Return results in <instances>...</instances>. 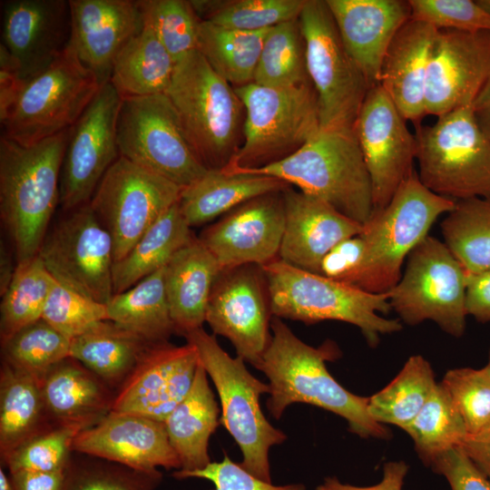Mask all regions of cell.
<instances>
[{
  "mask_svg": "<svg viewBox=\"0 0 490 490\" xmlns=\"http://www.w3.org/2000/svg\"><path fill=\"white\" fill-rule=\"evenodd\" d=\"M270 342L258 369L269 379L268 409L279 419L287 407L305 403L344 418L348 430L362 438L390 437V431L369 414L368 397L344 388L326 363L340 357L337 344L326 340L312 347L299 339L281 318L272 316Z\"/></svg>",
  "mask_w": 490,
  "mask_h": 490,
  "instance_id": "obj_1",
  "label": "cell"
},
{
  "mask_svg": "<svg viewBox=\"0 0 490 490\" xmlns=\"http://www.w3.org/2000/svg\"><path fill=\"white\" fill-rule=\"evenodd\" d=\"M70 130L30 146L0 137V216L16 263L38 254L60 203V173Z\"/></svg>",
  "mask_w": 490,
  "mask_h": 490,
  "instance_id": "obj_2",
  "label": "cell"
},
{
  "mask_svg": "<svg viewBox=\"0 0 490 490\" xmlns=\"http://www.w3.org/2000/svg\"><path fill=\"white\" fill-rule=\"evenodd\" d=\"M223 170L279 179L361 225L374 211L371 178L353 127L319 129L294 153L267 166Z\"/></svg>",
  "mask_w": 490,
  "mask_h": 490,
  "instance_id": "obj_3",
  "label": "cell"
},
{
  "mask_svg": "<svg viewBox=\"0 0 490 490\" xmlns=\"http://www.w3.org/2000/svg\"><path fill=\"white\" fill-rule=\"evenodd\" d=\"M271 314L307 325L338 320L358 327L368 344L377 347L381 335L402 329L399 319L378 313L391 310L388 294H375L293 267L279 259L264 266Z\"/></svg>",
  "mask_w": 490,
  "mask_h": 490,
  "instance_id": "obj_4",
  "label": "cell"
},
{
  "mask_svg": "<svg viewBox=\"0 0 490 490\" xmlns=\"http://www.w3.org/2000/svg\"><path fill=\"white\" fill-rule=\"evenodd\" d=\"M208 169H223L239 150L244 107L234 87L196 49L178 61L165 92Z\"/></svg>",
  "mask_w": 490,
  "mask_h": 490,
  "instance_id": "obj_5",
  "label": "cell"
},
{
  "mask_svg": "<svg viewBox=\"0 0 490 490\" xmlns=\"http://www.w3.org/2000/svg\"><path fill=\"white\" fill-rule=\"evenodd\" d=\"M456 201L428 190L415 172L388 204L374 211L363 225L361 266L351 285L367 292L387 293L399 281L401 268L434 222L455 207Z\"/></svg>",
  "mask_w": 490,
  "mask_h": 490,
  "instance_id": "obj_6",
  "label": "cell"
},
{
  "mask_svg": "<svg viewBox=\"0 0 490 490\" xmlns=\"http://www.w3.org/2000/svg\"><path fill=\"white\" fill-rule=\"evenodd\" d=\"M184 338L196 348L200 362L216 387L222 410L220 422L241 451V466L271 482L269 452L287 436L268 421L261 409L260 398L270 394L269 384L251 375L240 357H230L203 328Z\"/></svg>",
  "mask_w": 490,
  "mask_h": 490,
  "instance_id": "obj_7",
  "label": "cell"
},
{
  "mask_svg": "<svg viewBox=\"0 0 490 490\" xmlns=\"http://www.w3.org/2000/svg\"><path fill=\"white\" fill-rule=\"evenodd\" d=\"M244 107L243 142L223 169L260 168L283 160L320 129L311 83L268 87L250 83L234 87Z\"/></svg>",
  "mask_w": 490,
  "mask_h": 490,
  "instance_id": "obj_8",
  "label": "cell"
},
{
  "mask_svg": "<svg viewBox=\"0 0 490 490\" xmlns=\"http://www.w3.org/2000/svg\"><path fill=\"white\" fill-rule=\"evenodd\" d=\"M416 129L417 175L428 190L453 201H490V139L478 126L472 105Z\"/></svg>",
  "mask_w": 490,
  "mask_h": 490,
  "instance_id": "obj_9",
  "label": "cell"
},
{
  "mask_svg": "<svg viewBox=\"0 0 490 490\" xmlns=\"http://www.w3.org/2000/svg\"><path fill=\"white\" fill-rule=\"evenodd\" d=\"M117 144L120 156L182 189L209 170L165 93L122 99Z\"/></svg>",
  "mask_w": 490,
  "mask_h": 490,
  "instance_id": "obj_10",
  "label": "cell"
},
{
  "mask_svg": "<svg viewBox=\"0 0 490 490\" xmlns=\"http://www.w3.org/2000/svg\"><path fill=\"white\" fill-rule=\"evenodd\" d=\"M387 294L391 310L404 323L431 320L455 338L464 335L466 271L438 239L427 235L414 248L403 275Z\"/></svg>",
  "mask_w": 490,
  "mask_h": 490,
  "instance_id": "obj_11",
  "label": "cell"
},
{
  "mask_svg": "<svg viewBox=\"0 0 490 490\" xmlns=\"http://www.w3.org/2000/svg\"><path fill=\"white\" fill-rule=\"evenodd\" d=\"M101 87L95 74L68 44L52 65L26 84L2 123V135L30 146L68 130Z\"/></svg>",
  "mask_w": 490,
  "mask_h": 490,
  "instance_id": "obj_12",
  "label": "cell"
},
{
  "mask_svg": "<svg viewBox=\"0 0 490 490\" xmlns=\"http://www.w3.org/2000/svg\"><path fill=\"white\" fill-rule=\"evenodd\" d=\"M299 24L320 129L352 128L372 86L346 51L326 0H306Z\"/></svg>",
  "mask_w": 490,
  "mask_h": 490,
  "instance_id": "obj_13",
  "label": "cell"
},
{
  "mask_svg": "<svg viewBox=\"0 0 490 490\" xmlns=\"http://www.w3.org/2000/svg\"><path fill=\"white\" fill-rule=\"evenodd\" d=\"M37 255L64 286L103 304L113 297V243L89 203L64 211Z\"/></svg>",
  "mask_w": 490,
  "mask_h": 490,
  "instance_id": "obj_14",
  "label": "cell"
},
{
  "mask_svg": "<svg viewBox=\"0 0 490 490\" xmlns=\"http://www.w3.org/2000/svg\"><path fill=\"white\" fill-rule=\"evenodd\" d=\"M182 188L119 156L89 204L111 235L114 262L121 260L172 205Z\"/></svg>",
  "mask_w": 490,
  "mask_h": 490,
  "instance_id": "obj_15",
  "label": "cell"
},
{
  "mask_svg": "<svg viewBox=\"0 0 490 490\" xmlns=\"http://www.w3.org/2000/svg\"><path fill=\"white\" fill-rule=\"evenodd\" d=\"M272 318L261 266L247 264L219 273L207 305L205 322L226 338L236 354L258 369L270 342Z\"/></svg>",
  "mask_w": 490,
  "mask_h": 490,
  "instance_id": "obj_16",
  "label": "cell"
},
{
  "mask_svg": "<svg viewBox=\"0 0 490 490\" xmlns=\"http://www.w3.org/2000/svg\"><path fill=\"white\" fill-rule=\"evenodd\" d=\"M122 98L108 82L71 127L60 173V203L67 211L89 203L119 158L117 119Z\"/></svg>",
  "mask_w": 490,
  "mask_h": 490,
  "instance_id": "obj_17",
  "label": "cell"
},
{
  "mask_svg": "<svg viewBox=\"0 0 490 490\" xmlns=\"http://www.w3.org/2000/svg\"><path fill=\"white\" fill-rule=\"evenodd\" d=\"M381 85L368 92L353 125L368 170L374 211L385 208L416 171L417 143Z\"/></svg>",
  "mask_w": 490,
  "mask_h": 490,
  "instance_id": "obj_18",
  "label": "cell"
},
{
  "mask_svg": "<svg viewBox=\"0 0 490 490\" xmlns=\"http://www.w3.org/2000/svg\"><path fill=\"white\" fill-rule=\"evenodd\" d=\"M200 365L196 348L150 346L115 391L112 410L164 422L190 391Z\"/></svg>",
  "mask_w": 490,
  "mask_h": 490,
  "instance_id": "obj_19",
  "label": "cell"
},
{
  "mask_svg": "<svg viewBox=\"0 0 490 490\" xmlns=\"http://www.w3.org/2000/svg\"><path fill=\"white\" fill-rule=\"evenodd\" d=\"M282 191L251 199L202 230L198 238L220 270L262 267L279 259L285 225Z\"/></svg>",
  "mask_w": 490,
  "mask_h": 490,
  "instance_id": "obj_20",
  "label": "cell"
},
{
  "mask_svg": "<svg viewBox=\"0 0 490 490\" xmlns=\"http://www.w3.org/2000/svg\"><path fill=\"white\" fill-rule=\"evenodd\" d=\"M490 76V31L438 30L427 67L426 114L472 105Z\"/></svg>",
  "mask_w": 490,
  "mask_h": 490,
  "instance_id": "obj_21",
  "label": "cell"
},
{
  "mask_svg": "<svg viewBox=\"0 0 490 490\" xmlns=\"http://www.w3.org/2000/svg\"><path fill=\"white\" fill-rule=\"evenodd\" d=\"M73 451L143 472L181 469L164 422L137 415L111 411L75 436Z\"/></svg>",
  "mask_w": 490,
  "mask_h": 490,
  "instance_id": "obj_22",
  "label": "cell"
},
{
  "mask_svg": "<svg viewBox=\"0 0 490 490\" xmlns=\"http://www.w3.org/2000/svg\"><path fill=\"white\" fill-rule=\"evenodd\" d=\"M70 38L69 1L5 2L1 44L15 57L27 83L54 63Z\"/></svg>",
  "mask_w": 490,
  "mask_h": 490,
  "instance_id": "obj_23",
  "label": "cell"
},
{
  "mask_svg": "<svg viewBox=\"0 0 490 490\" xmlns=\"http://www.w3.org/2000/svg\"><path fill=\"white\" fill-rule=\"evenodd\" d=\"M69 44L103 86L118 53L143 27L137 1L69 0Z\"/></svg>",
  "mask_w": 490,
  "mask_h": 490,
  "instance_id": "obj_24",
  "label": "cell"
},
{
  "mask_svg": "<svg viewBox=\"0 0 490 490\" xmlns=\"http://www.w3.org/2000/svg\"><path fill=\"white\" fill-rule=\"evenodd\" d=\"M285 225L279 259L318 274L323 257L340 241L361 233L363 225L327 202L293 190L282 191Z\"/></svg>",
  "mask_w": 490,
  "mask_h": 490,
  "instance_id": "obj_25",
  "label": "cell"
},
{
  "mask_svg": "<svg viewBox=\"0 0 490 490\" xmlns=\"http://www.w3.org/2000/svg\"><path fill=\"white\" fill-rule=\"evenodd\" d=\"M342 44L371 86L378 84L386 52L411 18L405 0H326Z\"/></svg>",
  "mask_w": 490,
  "mask_h": 490,
  "instance_id": "obj_26",
  "label": "cell"
},
{
  "mask_svg": "<svg viewBox=\"0 0 490 490\" xmlns=\"http://www.w3.org/2000/svg\"><path fill=\"white\" fill-rule=\"evenodd\" d=\"M437 31L410 18L392 39L381 65L379 84L401 115L416 126L426 115L427 67Z\"/></svg>",
  "mask_w": 490,
  "mask_h": 490,
  "instance_id": "obj_27",
  "label": "cell"
},
{
  "mask_svg": "<svg viewBox=\"0 0 490 490\" xmlns=\"http://www.w3.org/2000/svg\"><path fill=\"white\" fill-rule=\"evenodd\" d=\"M44 405L53 426L88 428L111 412L115 391L77 360L67 358L41 379Z\"/></svg>",
  "mask_w": 490,
  "mask_h": 490,
  "instance_id": "obj_28",
  "label": "cell"
},
{
  "mask_svg": "<svg viewBox=\"0 0 490 490\" xmlns=\"http://www.w3.org/2000/svg\"><path fill=\"white\" fill-rule=\"evenodd\" d=\"M219 265L198 237L164 266V285L175 333L184 337L202 328Z\"/></svg>",
  "mask_w": 490,
  "mask_h": 490,
  "instance_id": "obj_29",
  "label": "cell"
},
{
  "mask_svg": "<svg viewBox=\"0 0 490 490\" xmlns=\"http://www.w3.org/2000/svg\"><path fill=\"white\" fill-rule=\"evenodd\" d=\"M289 186L267 175L209 169L181 190L178 203L191 228L210 222L251 199L282 191Z\"/></svg>",
  "mask_w": 490,
  "mask_h": 490,
  "instance_id": "obj_30",
  "label": "cell"
},
{
  "mask_svg": "<svg viewBox=\"0 0 490 490\" xmlns=\"http://www.w3.org/2000/svg\"><path fill=\"white\" fill-rule=\"evenodd\" d=\"M207 376L200 362L190 391L164 420L182 472L201 469L211 462L209 441L220 422Z\"/></svg>",
  "mask_w": 490,
  "mask_h": 490,
  "instance_id": "obj_31",
  "label": "cell"
},
{
  "mask_svg": "<svg viewBox=\"0 0 490 490\" xmlns=\"http://www.w3.org/2000/svg\"><path fill=\"white\" fill-rule=\"evenodd\" d=\"M52 425L44 405L41 379L2 361L0 370V456L13 451Z\"/></svg>",
  "mask_w": 490,
  "mask_h": 490,
  "instance_id": "obj_32",
  "label": "cell"
},
{
  "mask_svg": "<svg viewBox=\"0 0 490 490\" xmlns=\"http://www.w3.org/2000/svg\"><path fill=\"white\" fill-rule=\"evenodd\" d=\"M153 344L111 320L91 326L70 343V358L116 391Z\"/></svg>",
  "mask_w": 490,
  "mask_h": 490,
  "instance_id": "obj_33",
  "label": "cell"
},
{
  "mask_svg": "<svg viewBox=\"0 0 490 490\" xmlns=\"http://www.w3.org/2000/svg\"><path fill=\"white\" fill-rule=\"evenodd\" d=\"M175 64L152 30L143 24L118 53L109 82L122 99L165 93Z\"/></svg>",
  "mask_w": 490,
  "mask_h": 490,
  "instance_id": "obj_34",
  "label": "cell"
},
{
  "mask_svg": "<svg viewBox=\"0 0 490 490\" xmlns=\"http://www.w3.org/2000/svg\"><path fill=\"white\" fill-rule=\"evenodd\" d=\"M194 235L179 203L167 210L113 269V294L123 292L163 268Z\"/></svg>",
  "mask_w": 490,
  "mask_h": 490,
  "instance_id": "obj_35",
  "label": "cell"
},
{
  "mask_svg": "<svg viewBox=\"0 0 490 490\" xmlns=\"http://www.w3.org/2000/svg\"><path fill=\"white\" fill-rule=\"evenodd\" d=\"M108 319L152 344L175 333L164 285V267L106 303Z\"/></svg>",
  "mask_w": 490,
  "mask_h": 490,
  "instance_id": "obj_36",
  "label": "cell"
},
{
  "mask_svg": "<svg viewBox=\"0 0 490 490\" xmlns=\"http://www.w3.org/2000/svg\"><path fill=\"white\" fill-rule=\"evenodd\" d=\"M270 28L243 31L201 20L197 50L233 87L253 82L261 48Z\"/></svg>",
  "mask_w": 490,
  "mask_h": 490,
  "instance_id": "obj_37",
  "label": "cell"
},
{
  "mask_svg": "<svg viewBox=\"0 0 490 490\" xmlns=\"http://www.w3.org/2000/svg\"><path fill=\"white\" fill-rule=\"evenodd\" d=\"M436 384L429 362L421 355L411 356L388 385L368 397V412L377 422L405 430L429 399Z\"/></svg>",
  "mask_w": 490,
  "mask_h": 490,
  "instance_id": "obj_38",
  "label": "cell"
},
{
  "mask_svg": "<svg viewBox=\"0 0 490 490\" xmlns=\"http://www.w3.org/2000/svg\"><path fill=\"white\" fill-rule=\"evenodd\" d=\"M440 228L444 243L466 273L490 270V201H456Z\"/></svg>",
  "mask_w": 490,
  "mask_h": 490,
  "instance_id": "obj_39",
  "label": "cell"
},
{
  "mask_svg": "<svg viewBox=\"0 0 490 490\" xmlns=\"http://www.w3.org/2000/svg\"><path fill=\"white\" fill-rule=\"evenodd\" d=\"M54 282V278L38 255L16 263L13 279L1 296V343L23 328L42 318Z\"/></svg>",
  "mask_w": 490,
  "mask_h": 490,
  "instance_id": "obj_40",
  "label": "cell"
},
{
  "mask_svg": "<svg viewBox=\"0 0 490 490\" xmlns=\"http://www.w3.org/2000/svg\"><path fill=\"white\" fill-rule=\"evenodd\" d=\"M404 431L413 440L419 458L429 467L442 454L460 446L467 436L465 423L441 383L436 384L429 399Z\"/></svg>",
  "mask_w": 490,
  "mask_h": 490,
  "instance_id": "obj_41",
  "label": "cell"
},
{
  "mask_svg": "<svg viewBox=\"0 0 490 490\" xmlns=\"http://www.w3.org/2000/svg\"><path fill=\"white\" fill-rule=\"evenodd\" d=\"M299 18L271 27L264 40L253 83L289 87L309 83Z\"/></svg>",
  "mask_w": 490,
  "mask_h": 490,
  "instance_id": "obj_42",
  "label": "cell"
},
{
  "mask_svg": "<svg viewBox=\"0 0 490 490\" xmlns=\"http://www.w3.org/2000/svg\"><path fill=\"white\" fill-rule=\"evenodd\" d=\"M71 340L43 318L23 328L1 343L3 361L39 379L70 358Z\"/></svg>",
  "mask_w": 490,
  "mask_h": 490,
  "instance_id": "obj_43",
  "label": "cell"
},
{
  "mask_svg": "<svg viewBox=\"0 0 490 490\" xmlns=\"http://www.w3.org/2000/svg\"><path fill=\"white\" fill-rule=\"evenodd\" d=\"M143 24L149 26L174 62L197 49L201 19L191 1L139 0Z\"/></svg>",
  "mask_w": 490,
  "mask_h": 490,
  "instance_id": "obj_44",
  "label": "cell"
},
{
  "mask_svg": "<svg viewBox=\"0 0 490 490\" xmlns=\"http://www.w3.org/2000/svg\"><path fill=\"white\" fill-rule=\"evenodd\" d=\"M162 477L159 470H134L90 456L72 457L62 490H156Z\"/></svg>",
  "mask_w": 490,
  "mask_h": 490,
  "instance_id": "obj_45",
  "label": "cell"
},
{
  "mask_svg": "<svg viewBox=\"0 0 490 490\" xmlns=\"http://www.w3.org/2000/svg\"><path fill=\"white\" fill-rule=\"evenodd\" d=\"M83 429L79 426H53L21 445L2 464L9 473L64 470L72 459L74 440Z\"/></svg>",
  "mask_w": 490,
  "mask_h": 490,
  "instance_id": "obj_46",
  "label": "cell"
},
{
  "mask_svg": "<svg viewBox=\"0 0 490 490\" xmlns=\"http://www.w3.org/2000/svg\"><path fill=\"white\" fill-rule=\"evenodd\" d=\"M441 385L456 407L467 436H475L490 426V376L484 368L449 369Z\"/></svg>",
  "mask_w": 490,
  "mask_h": 490,
  "instance_id": "obj_47",
  "label": "cell"
},
{
  "mask_svg": "<svg viewBox=\"0 0 490 490\" xmlns=\"http://www.w3.org/2000/svg\"><path fill=\"white\" fill-rule=\"evenodd\" d=\"M306 0H237L223 2L207 19L243 31H260L298 19Z\"/></svg>",
  "mask_w": 490,
  "mask_h": 490,
  "instance_id": "obj_48",
  "label": "cell"
},
{
  "mask_svg": "<svg viewBox=\"0 0 490 490\" xmlns=\"http://www.w3.org/2000/svg\"><path fill=\"white\" fill-rule=\"evenodd\" d=\"M42 318L70 340L93 324L109 320L106 304L87 298L56 280Z\"/></svg>",
  "mask_w": 490,
  "mask_h": 490,
  "instance_id": "obj_49",
  "label": "cell"
},
{
  "mask_svg": "<svg viewBox=\"0 0 490 490\" xmlns=\"http://www.w3.org/2000/svg\"><path fill=\"white\" fill-rule=\"evenodd\" d=\"M411 18L437 30L490 31V13L472 0H409Z\"/></svg>",
  "mask_w": 490,
  "mask_h": 490,
  "instance_id": "obj_50",
  "label": "cell"
},
{
  "mask_svg": "<svg viewBox=\"0 0 490 490\" xmlns=\"http://www.w3.org/2000/svg\"><path fill=\"white\" fill-rule=\"evenodd\" d=\"M176 479L201 478L211 481L216 490H306L301 483L273 485L272 482L261 480L246 469L240 463L232 461L225 456L220 462H211L201 469L172 473Z\"/></svg>",
  "mask_w": 490,
  "mask_h": 490,
  "instance_id": "obj_51",
  "label": "cell"
},
{
  "mask_svg": "<svg viewBox=\"0 0 490 490\" xmlns=\"http://www.w3.org/2000/svg\"><path fill=\"white\" fill-rule=\"evenodd\" d=\"M430 467L446 478L450 490H490L489 478L476 467L460 446L442 454Z\"/></svg>",
  "mask_w": 490,
  "mask_h": 490,
  "instance_id": "obj_52",
  "label": "cell"
},
{
  "mask_svg": "<svg viewBox=\"0 0 490 490\" xmlns=\"http://www.w3.org/2000/svg\"><path fill=\"white\" fill-rule=\"evenodd\" d=\"M364 249L360 234L340 241L323 257L318 274L351 285L361 266Z\"/></svg>",
  "mask_w": 490,
  "mask_h": 490,
  "instance_id": "obj_53",
  "label": "cell"
},
{
  "mask_svg": "<svg viewBox=\"0 0 490 490\" xmlns=\"http://www.w3.org/2000/svg\"><path fill=\"white\" fill-rule=\"evenodd\" d=\"M28 83L23 78L18 63L8 50L0 44V120L9 117Z\"/></svg>",
  "mask_w": 490,
  "mask_h": 490,
  "instance_id": "obj_54",
  "label": "cell"
},
{
  "mask_svg": "<svg viewBox=\"0 0 490 490\" xmlns=\"http://www.w3.org/2000/svg\"><path fill=\"white\" fill-rule=\"evenodd\" d=\"M409 470L404 461H390L383 466L380 481L372 485H354L341 482L336 476H327L315 490H403V485Z\"/></svg>",
  "mask_w": 490,
  "mask_h": 490,
  "instance_id": "obj_55",
  "label": "cell"
},
{
  "mask_svg": "<svg viewBox=\"0 0 490 490\" xmlns=\"http://www.w3.org/2000/svg\"><path fill=\"white\" fill-rule=\"evenodd\" d=\"M465 306L467 316L480 322H490V270L466 273Z\"/></svg>",
  "mask_w": 490,
  "mask_h": 490,
  "instance_id": "obj_56",
  "label": "cell"
},
{
  "mask_svg": "<svg viewBox=\"0 0 490 490\" xmlns=\"http://www.w3.org/2000/svg\"><path fill=\"white\" fill-rule=\"evenodd\" d=\"M65 469L56 472L18 471L10 473L13 490H62Z\"/></svg>",
  "mask_w": 490,
  "mask_h": 490,
  "instance_id": "obj_57",
  "label": "cell"
},
{
  "mask_svg": "<svg viewBox=\"0 0 490 490\" xmlns=\"http://www.w3.org/2000/svg\"><path fill=\"white\" fill-rule=\"evenodd\" d=\"M460 447L490 480V426L475 436H467Z\"/></svg>",
  "mask_w": 490,
  "mask_h": 490,
  "instance_id": "obj_58",
  "label": "cell"
},
{
  "mask_svg": "<svg viewBox=\"0 0 490 490\" xmlns=\"http://www.w3.org/2000/svg\"><path fill=\"white\" fill-rule=\"evenodd\" d=\"M472 109L478 126L490 139V76L474 100Z\"/></svg>",
  "mask_w": 490,
  "mask_h": 490,
  "instance_id": "obj_59",
  "label": "cell"
},
{
  "mask_svg": "<svg viewBox=\"0 0 490 490\" xmlns=\"http://www.w3.org/2000/svg\"><path fill=\"white\" fill-rule=\"evenodd\" d=\"M16 264L14 265V259L12 258V251L1 242L0 245V294L1 296L5 292L9 287L15 271Z\"/></svg>",
  "mask_w": 490,
  "mask_h": 490,
  "instance_id": "obj_60",
  "label": "cell"
},
{
  "mask_svg": "<svg viewBox=\"0 0 490 490\" xmlns=\"http://www.w3.org/2000/svg\"><path fill=\"white\" fill-rule=\"evenodd\" d=\"M0 490H13L10 478L2 467L0 468Z\"/></svg>",
  "mask_w": 490,
  "mask_h": 490,
  "instance_id": "obj_61",
  "label": "cell"
},
{
  "mask_svg": "<svg viewBox=\"0 0 490 490\" xmlns=\"http://www.w3.org/2000/svg\"><path fill=\"white\" fill-rule=\"evenodd\" d=\"M477 2L490 13V0H477Z\"/></svg>",
  "mask_w": 490,
  "mask_h": 490,
  "instance_id": "obj_62",
  "label": "cell"
},
{
  "mask_svg": "<svg viewBox=\"0 0 490 490\" xmlns=\"http://www.w3.org/2000/svg\"><path fill=\"white\" fill-rule=\"evenodd\" d=\"M484 368L486 370V372H487L488 375L490 376V350H489V354H488V361H487V364L485 365V367H484Z\"/></svg>",
  "mask_w": 490,
  "mask_h": 490,
  "instance_id": "obj_63",
  "label": "cell"
}]
</instances>
